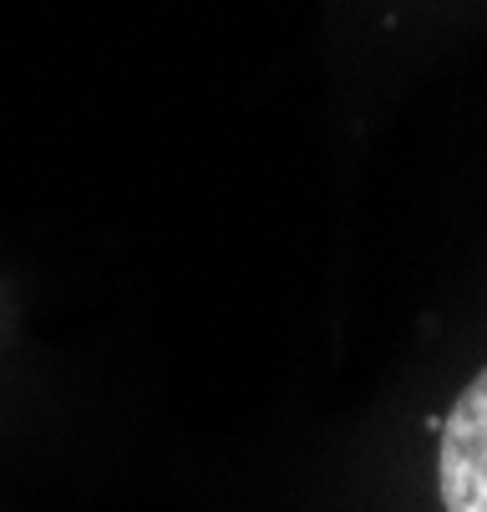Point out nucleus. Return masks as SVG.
Returning a JSON list of instances; mask_svg holds the SVG:
<instances>
[{"mask_svg": "<svg viewBox=\"0 0 487 512\" xmlns=\"http://www.w3.org/2000/svg\"><path fill=\"white\" fill-rule=\"evenodd\" d=\"M437 487L447 512H487V365L467 381L452 416L442 421Z\"/></svg>", "mask_w": 487, "mask_h": 512, "instance_id": "nucleus-1", "label": "nucleus"}]
</instances>
